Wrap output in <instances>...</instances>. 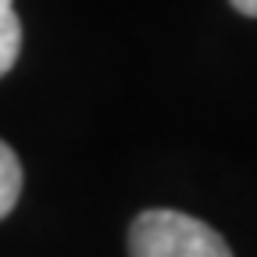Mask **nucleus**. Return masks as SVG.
I'll use <instances>...</instances> for the list:
<instances>
[{
    "label": "nucleus",
    "instance_id": "1",
    "mask_svg": "<svg viewBox=\"0 0 257 257\" xmlns=\"http://www.w3.org/2000/svg\"><path fill=\"white\" fill-rule=\"evenodd\" d=\"M128 253L133 257H232L211 225L182 211L154 207L143 211L128 229Z\"/></svg>",
    "mask_w": 257,
    "mask_h": 257
},
{
    "label": "nucleus",
    "instance_id": "2",
    "mask_svg": "<svg viewBox=\"0 0 257 257\" xmlns=\"http://www.w3.org/2000/svg\"><path fill=\"white\" fill-rule=\"evenodd\" d=\"M22 50V22L15 15V0H0V79H4Z\"/></svg>",
    "mask_w": 257,
    "mask_h": 257
},
{
    "label": "nucleus",
    "instance_id": "4",
    "mask_svg": "<svg viewBox=\"0 0 257 257\" xmlns=\"http://www.w3.org/2000/svg\"><path fill=\"white\" fill-rule=\"evenodd\" d=\"M229 4H232L239 15H250V18H257V0H229Z\"/></svg>",
    "mask_w": 257,
    "mask_h": 257
},
{
    "label": "nucleus",
    "instance_id": "3",
    "mask_svg": "<svg viewBox=\"0 0 257 257\" xmlns=\"http://www.w3.org/2000/svg\"><path fill=\"white\" fill-rule=\"evenodd\" d=\"M18 197H22V165L18 154L0 140V218L15 211Z\"/></svg>",
    "mask_w": 257,
    "mask_h": 257
}]
</instances>
